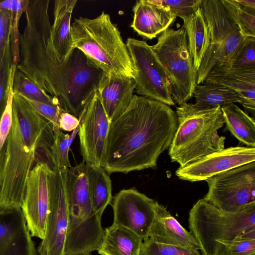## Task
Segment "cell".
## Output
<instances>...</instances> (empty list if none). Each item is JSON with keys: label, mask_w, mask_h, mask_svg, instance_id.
<instances>
[{"label": "cell", "mask_w": 255, "mask_h": 255, "mask_svg": "<svg viewBox=\"0 0 255 255\" xmlns=\"http://www.w3.org/2000/svg\"><path fill=\"white\" fill-rule=\"evenodd\" d=\"M236 1L244 7L252 10H255V0H236Z\"/></svg>", "instance_id": "cell-40"}, {"label": "cell", "mask_w": 255, "mask_h": 255, "mask_svg": "<svg viewBox=\"0 0 255 255\" xmlns=\"http://www.w3.org/2000/svg\"><path fill=\"white\" fill-rule=\"evenodd\" d=\"M87 176L93 211L102 217L105 209L111 204L113 198L111 180L109 174L102 166L88 165Z\"/></svg>", "instance_id": "cell-26"}, {"label": "cell", "mask_w": 255, "mask_h": 255, "mask_svg": "<svg viewBox=\"0 0 255 255\" xmlns=\"http://www.w3.org/2000/svg\"><path fill=\"white\" fill-rule=\"evenodd\" d=\"M155 202L136 189L121 190L113 198V224L125 227L143 239L147 238L155 217Z\"/></svg>", "instance_id": "cell-15"}, {"label": "cell", "mask_w": 255, "mask_h": 255, "mask_svg": "<svg viewBox=\"0 0 255 255\" xmlns=\"http://www.w3.org/2000/svg\"><path fill=\"white\" fill-rule=\"evenodd\" d=\"M79 120L78 133L83 161L89 166L102 167L111 123L98 90L93 94Z\"/></svg>", "instance_id": "cell-13"}, {"label": "cell", "mask_w": 255, "mask_h": 255, "mask_svg": "<svg viewBox=\"0 0 255 255\" xmlns=\"http://www.w3.org/2000/svg\"><path fill=\"white\" fill-rule=\"evenodd\" d=\"M155 217L148 238L158 243L200 251L196 239L171 215L166 207L155 201Z\"/></svg>", "instance_id": "cell-19"}, {"label": "cell", "mask_w": 255, "mask_h": 255, "mask_svg": "<svg viewBox=\"0 0 255 255\" xmlns=\"http://www.w3.org/2000/svg\"><path fill=\"white\" fill-rule=\"evenodd\" d=\"M48 9V4L37 3L29 5L24 12L26 24L19 34L16 70L80 120L104 72L77 48L65 61L58 59L50 42Z\"/></svg>", "instance_id": "cell-1"}, {"label": "cell", "mask_w": 255, "mask_h": 255, "mask_svg": "<svg viewBox=\"0 0 255 255\" xmlns=\"http://www.w3.org/2000/svg\"><path fill=\"white\" fill-rule=\"evenodd\" d=\"M255 161V147L232 146L214 152L175 172L179 179L191 182L207 179L232 168Z\"/></svg>", "instance_id": "cell-16"}, {"label": "cell", "mask_w": 255, "mask_h": 255, "mask_svg": "<svg viewBox=\"0 0 255 255\" xmlns=\"http://www.w3.org/2000/svg\"><path fill=\"white\" fill-rule=\"evenodd\" d=\"M193 97L195 103L193 105L198 108H221L232 103L240 104L241 102L238 95L232 90L205 82L196 85Z\"/></svg>", "instance_id": "cell-27"}, {"label": "cell", "mask_w": 255, "mask_h": 255, "mask_svg": "<svg viewBox=\"0 0 255 255\" xmlns=\"http://www.w3.org/2000/svg\"><path fill=\"white\" fill-rule=\"evenodd\" d=\"M23 97L38 114L52 124L53 131L60 129L59 119L61 114L64 111L60 106L50 105Z\"/></svg>", "instance_id": "cell-35"}, {"label": "cell", "mask_w": 255, "mask_h": 255, "mask_svg": "<svg viewBox=\"0 0 255 255\" xmlns=\"http://www.w3.org/2000/svg\"><path fill=\"white\" fill-rule=\"evenodd\" d=\"M11 27L10 11L0 8V54L10 42Z\"/></svg>", "instance_id": "cell-38"}, {"label": "cell", "mask_w": 255, "mask_h": 255, "mask_svg": "<svg viewBox=\"0 0 255 255\" xmlns=\"http://www.w3.org/2000/svg\"><path fill=\"white\" fill-rule=\"evenodd\" d=\"M16 70L13 64L9 42L0 54V122L13 85Z\"/></svg>", "instance_id": "cell-30"}, {"label": "cell", "mask_w": 255, "mask_h": 255, "mask_svg": "<svg viewBox=\"0 0 255 255\" xmlns=\"http://www.w3.org/2000/svg\"><path fill=\"white\" fill-rule=\"evenodd\" d=\"M255 254V239L217 241L215 255H249Z\"/></svg>", "instance_id": "cell-34"}, {"label": "cell", "mask_w": 255, "mask_h": 255, "mask_svg": "<svg viewBox=\"0 0 255 255\" xmlns=\"http://www.w3.org/2000/svg\"><path fill=\"white\" fill-rule=\"evenodd\" d=\"M91 255V253L87 254H84V255Z\"/></svg>", "instance_id": "cell-41"}, {"label": "cell", "mask_w": 255, "mask_h": 255, "mask_svg": "<svg viewBox=\"0 0 255 255\" xmlns=\"http://www.w3.org/2000/svg\"><path fill=\"white\" fill-rule=\"evenodd\" d=\"M175 113L177 128L168 148L172 162L184 167L225 148L226 138L218 132L225 124L220 107L198 108L187 102Z\"/></svg>", "instance_id": "cell-5"}, {"label": "cell", "mask_w": 255, "mask_h": 255, "mask_svg": "<svg viewBox=\"0 0 255 255\" xmlns=\"http://www.w3.org/2000/svg\"><path fill=\"white\" fill-rule=\"evenodd\" d=\"M77 0H56L54 5V21L51 25L50 42L58 59L65 61L72 49L71 19Z\"/></svg>", "instance_id": "cell-22"}, {"label": "cell", "mask_w": 255, "mask_h": 255, "mask_svg": "<svg viewBox=\"0 0 255 255\" xmlns=\"http://www.w3.org/2000/svg\"><path fill=\"white\" fill-rule=\"evenodd\" d=\"M227 14L245 37H255V10L249 9L236 0H220Z\"/></svg>", "instance_id": "cell-29"}, {"label": "cell", "mask_w": 255, "mask_h": 255, "mask_svg": "<svg viewBox=\"0 0 255 255\" xmlns=\"http://www.w3.org/2000/svg\"><path fill=\"white\" fill-rule=\"evenodd\" d=\"M134 79L103 73L98 92L110 123L127 108L133 96Z\"/></svg>", "instance_id": "cell-20"}, {"label": "cell", "mask_w": 255, "mask_h": 255, "mask_svg": "<svg viewBox=\"0 0 255 255\" xmlns=\"http://www.w3.org/2000/svg\"><path fill=\"white\" fill-rule=\"evenodd\" d=\"M139 255H202L199 251L161 244L148 238L143 239Z\"/></svg>", "instance_id": "cell-32"}, {"label": "cell", "mask_w": 255, "mask_h": 255, "mask_svg": "<svg viewBox=\"0 0 255 255\" xmlns=\"http://www.w3.org/2000/svg\"><path fill=\"white\" fill-rule=\"evenodd\" d=\"M130 27L143 37L152 39L169 28L176 17L158 0H137Z\"/></svg>", "instance_id": "cell-21"}, {"label": "cell", "mask_w": 255, "mask_h": 255, "mask_svg": "<svg viewBox=\"0 0 255 255\" xmlns=\"http://www.w3.org/2000/svg\"><path fill=\"white\" fill-rule=\"evenodd\" d=\"M13 89L11 87L7 104L0 122V151L6 141L10 131L12 120Z\"/></svg>", "instance_id": "cell-37"}, {"label": "cell", "mask_w": 255, "mask_h": 255, "mask_svg": "<svg viewBox=\"0 0 255 255\" xmlns=\"http://www.w3.org/2000/svg\"><path fill=\"white\" fill-rule=\"evenodd\" d=\"M126 45L133 68L136 93L168 106H174L165 75L151 45L145 41L129 37Z\"/></svg>", "instance_id": "cell-12"}, {"label": "cell", "mask_w": 255, "mask_h": 255, "mask_svg": "<svg viewBox=\"0 0 255 255\" xmlns=\"http://www.w3.org/2000/svg\"><path fill=\"white\" fill-rule=\"evenodd\" d=\"M226 128L241 142L255 147V122L254 118L235 103L221 108Z\"/></svg>", "instance_id": "cell-25"}, {"label": "cell", "mask_w": 255, "mask_h": 255, "mask_svg": "<svg viewBox=\"0 0 255 255\" xmlns=\"http://www.w3.org/2000/svg\"><path fill=\"white\" fill-rule=\"evenodd\" d=\"M52 169L38 161L30 171L21 208L32 237L43 239L49 208L48 177Z\"/></svg>", "instance_id": "cell-14"}, {"label": "cell", "mask_w": 255, "mask_h": 255, "mask_svg": "<svg viewBox=\"0 0 255 255\" xmlns=\"http://www.w3.org/2000/svg\"><path fill=\"white\" fill-rule=\"evenodd\" d=\"M205 82L223 86L235 92L245 111L254 116L255 68L217 67L210 73Z\"/></svg>", "instance_id": "cell-18"}, {"label": "cell", "mask_w": 255, "mask_h": 255, "mask_svg": "<svg viewBox=\"0 0 255 255\" xmlns=\"http://www.w3.org/2000/svg\"><path fill=\"white\" fill-rule=\"evenodd\" d=\"M223 66L233 68H255V37H245L231 62Z\"/></svg>", "instance_id": "cell-33"}, {"label": "cell", "mask_w": 255, "mask_h": 255, "mask_svg": "<svg viewBox=\"0 0 255 255\" xmlns=\"http://www.w3.org/2000/svg\"><path fill=\"white\" fill-rule=\"evenodd\" d=\"M49 208L45 236L38 255H64L68 226L66 170H51L48 177Z\"/></svg>", "instance_id": "cell-11"}, {"label": "cell", "mask_w": 255, "mask_h": 255, "mask_svg": "<svg viewBox=\"0 0 255 255\" xmlns=\"http://www.w3.org/2000/svg\"><path fill=\"white\" fill-rule=\"evenodd\" d=\"M13 91L29 100L50 105H59L57 99L53 97L32 82L26 76L16 70L12 85Z\"/></svg>", "instance_id": "cell-31"}, {"label": "cell", "mask_w": 255, "mask_h": 255, "mask_svg": "<svg viewBox=\"0 0 255 255\" xmlns=\"http://www.w3.org/2000/svg\"><path fill=\"white\" fill-rule=\"evenodd\" d=\"M177 128L176 113L169 106L133 95L127 108L110 124L102 167L109 174L155 169Z\"/></svg>", "instance_id": "cell-2"}, {"label": "cell", "mask_w": 255, "mask_h": 255, "mask_svg": "<svg viewBox=\"0 0 255 255\" xmlns=\"http://www.w3.org/2000/svg\"><path fill=\"white\" fill-rule=\"evenodd\" d=\"M206 181L203 199L219 210L238 212L255 203V161L215 175Z\"/></svg>", "instance_id": "cell-10"}, {"label": "cell", "mask_w": 255, "mask_h": 255, "mask_svg": "<svg viewBox=\"0 0 255 255\" xmlns=\"http://www.w3.org/2000/svg\"><path fill=\"white\" fill-rule=\"evenodd\" d=\"M255 255V254H251V255Z\"/></svg>", "instance_id": "cell-42"}, {"label": "cell", "mask_w": 255, "mask_h": 255, "mask_svg": "<svg viewBox=\"0 0 255 255\" xmlns=\"http://www.w3.org/2000/svg\"><path fill=\"white\" fill-rule=\"evenodd\" d=\"M151 49L165 75L173 101L179 106L187 103L193 97L198 76L185 29L168 28Z\"/></svg>", "instance_id": "cell-8"}, {"label": "cell", "mask_w": 255, "mask_h": 255, "mask_svg": "<svg viewBox=\"0 0 255 255\" xmlns=\"http://www.w3.org/2000/svg\"><path fill=\"white\" fill-rule=\"evenodd\" d=\"M80 125V120L74 115L63 111L59 119V127L61 130L73 131Z\"/></svg>", "instance_id": "cell-39"}, {"label": "cell", "mask_w": 255, "mask_h": 255, "mask_svg": "<svg viewBox=\"0 0 255 255\" xmlns=\"http://www.w3.org/2000/svg\"><path fill=\"white\" fill-rule=\"evenodd\" d=\"M84 162L66 170L68 226L65 249L74 254L90 253L100 247L105 234L101 217L93 211Z\"/></svg>", "instance_id": "cell-6"}, {"label": "cell", "mask_w": 255, "mask_h": 255, "mask_svg": "<svg viewBox=\"0 0 255 255\" xmlns=\"http://www.w3.org/2000/svg\"><path fill=\"white\" fill-rule=\"evenodd\" d=\"M98 253L100 255H139L143 239L131 231L113 224L106 228Z\"/></svg>", "instance_id": "cell-23"}, {"label": "cell", "mask_w": 255, "mask_h": 255, "mask_svg": "<svg viewBox=\"0 0 255 255\" xmlns=\"http://www.w3.org/2000/svg\"><path fill=\"white\" fill-rule=\"evenodd\" d=\"M182 19L194 66L198 72L210 43L208 27L201 6Z\"/></svg>", "instance_id": "cell-24"}, {"label": "cell", "mask_w": 255, "mask_h": 255, "mask_svg": "<svg viewBox=\"0 0 255 255\" xmlns=\"http://www.w3.org/2000/svg\"><path fill=\"white\" fill-rule=\"evenodd\" d=\"M21 210L0 211V255H38Z\"/></svg>", "instance_id": "cell-17"}, {"label": "cell", "mask_w": 255, "mask_h": 255, "mask_svg": "<svg viewBox=\"0 0 255 255\" xmlns=\"http://www.w3.org/2000/svg\"><path fill=\"white\" fill-rule=\"evenodd\" d=\"M79 128L80 126L71 134L64 133L60 129L53 131L54 139L47 158L48 164L52 170H65L71 167L69 151Z\"/></svg>", "instance_id": "cell-28"}, {"label": "cell", "mask_w": 255, "mask_h": 255, "mask_svg": "<svg viewBox=\"0 0 255 255\" xmlns=\"http://www.w3.org/2000/svg\"><path fill=\"white\" fill-rule=\"evenodd\" d=\"M72 49L77 48L104 73L134 79L126 43L109 14L94 18L79 17L71 25Z\"/></svg>", "instance_id": "cell-4"}, {"label": "cell", "mask_w": 255, "mask_h": 255, "mask_svg": "<svg viewBox=\"0 0 255 255\" xmlns=\"http://www.w3.org/2000/svg\"><path fill=\"white\" fill-rule=\"evenodd\" d=\"M188 224L202 255H215L217 241L240 240L255 230V203L238 212H227L202 198L190 210Z\"/></svg>", "instance_id": "cell-7"}, {"label": "cell", "mask_w": 255, "mask_h": 255, "mask_svg": "<svg viewBox=\"0 0 255 255\" xmlns=\"http://www.w3.org/2000/svg\"><path fill=\"white\" fill-rule=\"evenodd\" d=\"M201 8L210 43L197 72V85L204 83L215 68L228 65L245 38L228 16L220 0H202Z\"/></svg>", "instance_id": "cell-9"}, {"label": "cell", "mask_w": 255, "mask_h": 255, "mask_svg": "<svg viewBox=\"0 0 255 255\" xmlns=\"http://www.w3.org/2000/svg\"><path fill=\"white\" fill-rule=\"evenodd\" d=\"M12 120L5 141L6 162L0 187V211L21 210L36 158L44 157L54 139L52 124L13 91Z\"/></svg>", "instance_id": "cell-3"}, {"label": "cell", "mask_w": 255, "mask_h": 255, "mask_svg": "<svg viewBox=\"0 0 255 255\" xmlns=\"http://www.w3.org/2000/svg\"><path fill=\"white\" fill-rule=\"evenodd\" d=\"M158 2L169 8L176 17L181 19L195 11L201 6L202 0H158Z\"/></svg>", "instance_id": "cell-36"}]
</instances>
